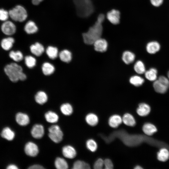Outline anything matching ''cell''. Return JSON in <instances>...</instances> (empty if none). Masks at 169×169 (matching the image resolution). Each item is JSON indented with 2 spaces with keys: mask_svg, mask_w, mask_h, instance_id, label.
Here are the masks:
<instances>
[{
  "mask_svg": "<svg viewBox=\"0 0 169 169\" xmlns=\"http://www.w3.org/2000/svg\"><path fill=\"white\" fill-rule=\"evenodd\" d=\"M61 112L66 115H71L73 112V109L71 105L68 103L63 104L60 107Z\"/></svg>",
  "mask_w": 169,
  "mask_h": 169,
  "instance_id": "34",
  "label": "cell"
},
{
  "mask_svg": "<svg viewBox=\"0 0 169 169\" xmlns=\"http://www.w3.org/2000/svg\"><path fill=\"white\" fill-rule=\"evenodd\" d=\"M105 16L100 14L94 24L89 29L87 32L82 34L84 42L86 44L91 45L101 38L103 32L102 23L105 19Z\"/></svg>",
  "mask_w": 169,
  "mask_h": 169,
  "instance_id": "1",
  "label": "cell"
},
{
  "mask_svg": "<svg viewBox=\"0 0 169 169\" xmlns=\"http://www.w3.org/2000/svg\"><path fill=\"white\" fill-rule=\"evenodd\" d=\"M24 30L28 34H32L37 33L39 30V28L36 23L33 20H29L25 23Z\"/></svg>",
  "mask_w": 169,
  "mask_h": 169,
  "instance_id": "8",
  "label": "cell"
},
{
  "mask_svg": "<svg viewBox=\"0 0 169 169\" xmlns=\"http://www.w3.org/2000/svg\"><path fill=\"white\" fill-rule=\"evenodd\" d=\"M86 145L87 148L90 151L94 152L97 149V146L96 142L93 140H88L86 142Z\"/></svg>",
  "mask_w": 169,
  "mask_h": 169,
  "instance_id": "39",
  "label": "cell"
},
{
  "mask_svg": "<svg viewBox=\"0 0 169 169\" xmlns=\"http://www.w3.org/2000/svg\"><path fill=\"white\" fill-rule=\"evenodd\" d=\"M150 108L147 104L141 103L139 105L136 111L138 115L141 116H144L148 115L150 111Z\"/></svg>",
  "mask_w": 169,
  "mask_h": 169,
  "instance_id": "15",
  "label": "cell"
},
{
  "mask_svg": "<svg viewBox=\"0 0 169 169\" xmlns=\"http://www.w3.org/2000/svg\"><path fill=\"white\" fill-rule=\"evenodd\" d=\"M85 119L86 122L89 125L92 126L96 125L98 122L97 116L93 113L88 114L86 116Z\"/></svg>",
  "mask_w": 169,
  "mask_h": 169,
  "instance_id": "31",
  "label": "cell"
},
{
  "mask_svg": "<svg viewBox=\"0 0 169 169\" xmlns=\"http://www.w3.org/2000/svg\"><path fill=\"white\" fill-rule=\"evenodd\" d=\"M168 88H169V80L164 76H161L158 79Z\"/></svg>",
  "mask_w": 169,
  "mask_h": 169,
  "instance_id": "43",
  "label": "cell"
},
{
  "mask_svg": "<svg viewBox=\"0 0 169 169\" xmlns=\"http://www.w3.org/2000/svg\"><path fill=\"white\" fill-rule=\"evenodd\" d=\"M16 120L17 123L21 126H25L28 125L30 122L28 116L26 114L19 112L16 116Z\"/></svg>",
  "mask_w": 169,
  "mask_h": 169,
  "instance_id": "14",
  "label": "cell"
},
{
  "mask_svg": "<svg viewBox=\"0 0 169 169\" xmlns=\"http://www.w3.org/2000/svg\"><path fill=\"white\" fill-rule=\"evenodd\" d=\"M135 58V54L131 51H126L124 52L122 55V60L126 64H129L132 63Z\"/></svg>",
  "mask_w": 169,
  "mask_h": 169,
  "instance_id": "19",
  "label": "cell"
},
{
  "mask_svg": "<svg viewBox=\"0 0 169 169\" xmlns=\"http://www.w3.org/2000/svg\"><path fill=\"white\" fill-rule=\"evenodd\" d=\"M9 16L13 21L20 22L25 21L28 16L26 9L23 6L18 5L9 12Z\"/></svg>",
  "mask_w": 169,
  "mask_h": 169,
  "instance_id": "4",
  "label": "cell"
},
{
  "mask_svg": "<svg viewBox=\"0 0 169 169\" xmlns=\"http://www.w3.org/2000/svg\"><path fill=\"white\" fill-rule=\"evenodd\" d=\"M1 30L4 34L8 35H11L15 33L16 31V27L12 22L6 21L1 26Z\"/></svg>",
  "mask_w": 169,
  "mask_h": 169,
  "instance_id": "6",
  "label": "cell"
},
{
  "mask_svg": "<svg viewBox=\"0 0 169 169\" xmlns=\"http://www.w3.org/2000/svg\"><path fill=\"white\" fill-rule=\"evenodd\" d=\"M43 73L46 75H49L52 74L55 70V68L52 64L49 62L44 63L42 67Z\"/></svg>",
  "mask_w": 169,
  "mask_h": 169,
  "instance_id": "22",
  "label": "cell"
},
{
  "mask_svg": "<svg viewBox=\"0 0 169 169\" xmlns=\"http://www.w3.org/2000/svg\"><path fill=\"white\" fill-rule=\"evenodd\" d=\"M46 51L48 57L51 59H54L58 56V50L56 47L52 46H49Z\"/></svg>",
  "mask_w": 169,
  "mask_h": 169,
  "instance_id": "28",
  "label": "cell"
},
{
  "mask_svg": "<svg viewBox=\"0 0 169 169\" xmlns=\"http://www.w3.org/2000/svg\"><path fill=\"white\" fill-rule=\"evenodd\" d=\"M45 118L46 121L50 123L57 122L59 119L58 115L55 112L49 111L45 114Z\"/></svg>",
  "mask_w": 169,
  "mask_h": 169,
  "instance_id": "26",
  "label": "cell"
},
{
  "mask_svg": "<svg viewBox=\"0 0 169 169\" xmlns=\"http://www.w3.org/2000/svg\"><path fill=\"white\" fill-rule=\"evenodd\" d=\"M152 5L156 7L161 5L163 2V0H150Z\"/></svg>",
  "mask_w": 169,
  "mask_h": 169,
  "instance_id": "44",
  "label": "cell"
},
{
  "mask_svg": "<svg viewBox=\"0 0 169 169\" xmlns=\"http://www.w3.org/2000/svg\"><path fill=\"white\" fill-rule=\"evenodd\" d=\"M157 158L160 161H166L169 158V151L165 148L161 149L157 153Z\"/></svg>",
  "mask_w": 169,
  "mask_h": 169,
  "instance_id": "32",
  "label": "cell"
},
{
  "mask_svg": "<svg viewBox=\"0 0 169 169\" xmlns=\"http://www.w3.org/2000/svg\"><path fill=\"white\" fill-rule=\"evenodd\" d=\"M44 0H31L32 4L34 6L39 5Z\"/></svg>",
  "mask_w": 169,
  "mask_h": 169,
  "instance_id": "46",
  "label": "cell"
},
{
  "mask_svg": "<svg viewBox=\"0 0 169 169\" xmlns=\"http://www.w3.org/2000/svg\"><path fill=\"white\" fill-rule=\"evenodd\" d=\"M24 60L25 64L29 68H32L36 65V60L35 58L31 56H26Z\"/></svg>",
  "mask_w": 169,
  "mask_h": 169,
  "instance_id": "38",
  "label": "cell"
},
{
  "mask_svg": "<svg viewBox=\"0 0 169 169\" xmlns=\"http://www.w3.org/2000/svg\"><path fill=\"white\" fill-rule=\"evenodd\" d=\"M157 70L154 68H151L145 73V77L151 81H155L157 79Z\"/></svg>",
  "mask_w": 169,
  "mask_h": 169,
  "instance_id": "30",
  "label": "cell"
},
{
  "mask_svg": "<svg viewBox=\"0 0 169 169\" xmlns=\"http://www.w3.org/2000/svg\"><path fill=\"white\" fill-rule=\"evenodd\" d=\"M36 102L38 104L43 105L48 100V96L43 91H39L35 96Z\"/></svg>",
  "mask_w": 169,
  "mask_h": 169,
  "instance_id": "21",
  "label": "cell"
},
{
  "mask_svg": "<svg viewBox=\"0 0 169 169\" xmlns=\"http://www.w3.org/2000/svg\"><path fill=\"white\" fill-rule=\"evenodd\" d=\"M104 166V161L102 159L99 158L95 162L94 168L95 169H102Z\"/></svg>",
  "mask_w": 169,
  "mask_h": 169,
  "instance_id": "41",
  "label": "cell"
},
{
  "mask_svg": "<svg viewBox=\"0 0 169 169\" xmlns=\"http://www.w3.org/2000/svg\"><path fill=\"white\" fill-rule=\"evenodd\" d=\"M30 169H42L44 168L41 165H34L28 167Z\"/></svg>",
  "mask_w": 169,
  "mask_h": 169,
  "instance_id": "45",
  "label": "cell"
},
{
  "mask_svg": "<svg viewBox=\"0 0 169 169\" xmlns=\"http://www.w3.org/2000/svg\"><path fill=\"white\" fill-rule=\"evenodd\" d=\"M90 168V166L88 164L80 160L75 162L72 168L74 169H89Z\"/></svg>",
  "mask_w": 169,
  "mask_h": 169,
  "instance_id": "37",
  "label": "cell"
},
{
  "mask_svg": "<svg viewBox=\"0 0 169 169\" xmlns=\"http://www.w3.org/2000/svg\"><path fill=\"white\" fill-rule=\"evenodd\" d=\"M1 135L3 138L8 141H11L14 137L15 133L9 128L7 127L3 129Z\"/></svg>",
  "mask_w": 169,
  "mask_h": 169,
  "instance_id": "25",
  "label": "cell"
},
{
  "mask_svg": "<svg viewBox=\"0 0 169 169\" xmlns=\"http://www.w3.org/2000/svg\"><path fill=\"white\" fill-rule=\"evenodd\" d=\"M93 44L95 50L100 52L106 51L108 46L107 42L106 40L101 38L97 40Z\"/></svg>",
  "mask_w": 169,
  "mask_h": 169,
  "instance_id": "10",
  "label": "cell"
},
{
  "mask_svg": "<svg viewBox=\"0 0 169 169\" xmlns=\"http://www.w3.org/2000/svg\"><path fill=\"white\" fill-rule=\"evenodd\" d=\"M104 166L106 169H112L113 168V165L111 160L106 159L104 160Z\"/></svg>",
  "mask_w": 169,
  "mask_h": 169,
  "instance_id": "42",
  "label": "cell"
},
{
  "mask_svg": "<svg viewBox=\"0 0 169 169\" xmlns=\"http://www.w3.org/2000/svg\"><path fill=\"white\" fill-rule=\"evenodd\" d=\"M106 16L108 20L111 23L115 25L119 23L120 13L118 10L113 9L107 13Z\"/></svg>",
  "mask_w": 169,
  "mask_h": 169,
  "instance_id": "9",
  "label": "cell"
},
{
  "mask_svg": "<svg viewBox=\"0 0 169 169\" xmlns=\"http://www.w3.org/2000/svg\"><path fill=\"white\" fill-rule=\"evenodd\" d=\"M134 169H142V167H141L140 166H137L134 168Z\"/></svg>",
  "mask_w": 169,
  "mask_h": 169,
  "instance_id": "48",
  "label": "cell"
},
{
  "mask_svg": "<svg viewBox=\"0 0 169 169\" xmlns=\"http://www.w3.org/2000/svg\"><path fill=\"white\" fill-rule=\"evenodd\" d=\"M31 52L37 56H41L44 51L43 45L39 42H36L32 44L30 47Z\"/></svg>",
  "mask_w": 169,
  "mask_h": 169,
  "instance_id": "12",
  "label": "cell"
},
{
  "mask_svg": "<svg viewBox=\"0 0 169 169\" xmlns=\"http://www.w3.org/2000/svg\"><path fill=\"white\" fill-rule=\"evenodd\" d=\"M122 122V118L117 115L111 116L109 120V124L110 126L113 128L117 127Z\"/></svg>",
  "mask_w": 169,
  "mask_h": 169,
  "instance_id": "17",
  "label": "cell"
},
{
  "mask_svg": "<svg viewBox=\"0 0 169 169\" xmlns=\"http://www.w3.org/2000/svg\"><path fill=\"white\" fill-rule=\"evenodd\" d=\"M49 138L56 143L60 142L63 139V133L59 126L57 125H53L48 129Z\"/></svg>",
  "mask_w": 169,
  "mask_h": 169,
  "instance_id": "5",
  "label": "cell"
},
{
  "mask_svg": "<svg viewBox=\"0 0 169 169\" xmlns=\"http://www.w3.org/2000/svg\"><path fill=\"white\" fill-rule=\"evenodd\" d=\"M7 168L8 169H17L18 168L15 165L11 164L8 166Z\"/></svg>",
  "mask_w": 169,
  "mask_h": 169,
  "instance_id": "47",
  "label": "cell"
},
{
  "mask_svg": "<svg viewBox=\"0 0 169 169\" xmlns=\"http://www.w3.org/2000/svg\"><path fill=\"white\" fill-rule=\"evenodd\" d=\"M14 42V38L11 37L3 38L1 42V47L3 49L8 50L12 48Z\"/></svg>",
  "mask_w": 169,
  "mask_h": 169,
  "instance_id": "18",
  "label": "cell"
},
{
  "mask_svg": "<svg viewBox=\"0 0 169 169\" xmlns=\"http://www.w3.org/2000/svg\"><path fill=\"white\" fill-rule=\"evenodd\" d=\"M129 81L131 84L137 87L142 85L144 82V80L140 76L135 75L131 76Z\"/></svg>",
  "mask_w": 169,
  "mask_h": 169,
  "instance_id": "33",
  "label": "cell"
},
{
  "mask_svg": "<svg viewBox=\"0 0 169 169\" xmlns=\"http://www.w3.org/2000/svg\"><path fill=\"white\" fill-rule=\"evenodd\" d=\"M144 132L148 136H151L157 131L156 127L153 124L147 123L145 124L142 127Z\"/></svg>",
  "mask_w": 169,
  "mask_h": 169,
  "instance_id": "27",
  "label": "cell"
},
{
  "mask_svg": "<svg viewBox=\"0 0 169 169\" xmlns=\"http://www.w3.org/2000/svg\"><path fill=\"white\" fill-rule=\"evenodd\" d=\"M77 9L78 13L80 17H86L94 11V7L91 0H73Z\"/></svg>",
  "mask_w": 169,
  "mask_h": 169,
  "instance_id": "3",
  "label": "cell"
},
{
  "mask_svg": "<svg viewBox=\"0 0 169 169\" xmlns=\"http://www.w3.org/2000/svg\"><path fill=\"white\" fill-rule=\"evenodd\" d=\"M10 57L16 62H20L23 60V55L22 53L19 51H11L9 54Z\"/></svg>",
  "mask_w": 169,
  "mask_h": 169,
  "instance_id": "36",
  "label": "cell"
},
{
  "mask_svg": "<svg viewBox=\"0 0 169 169\" xmlns=\"http://www.w3.org/2000/svg\"><path fill=\"white\" fill-rule=\"evenodd\" d=\"M9 16V12L3 9H0V20L6 21Z\"/></svg>",
  "mask_w": 169,
  "mask_h": 169,
  "instance_id": "40",
  "label": "cell"
},
{
  "mask_svg": "<svg viewBox=\"0 0 169 169\" xmlns=\"http://www.w3.org/2000/svg\"><path fill=\"white\" fill-rule=\"evenodd\" d=\"M54 165L56 168L58 169H67L68 168L67 162L62 158H57L55 161Z\"/></svg>",
  "mask_w": 169,
  "mask_h": 169,
  "instance_id": "29",
  "label": "cell"
},
{
  "mask_svg": "<svg viewBox=\"0 0 169 169\" xmlns=\"http://www.w3.org/2000/svg\"><path fill=\"white\" fill-rule=\"evenodd\" d=\"M153 87L156 92L161 94L165 93L168 88L158 79L154 81Z\"/></svg>",
  "mask_w": 169,
  "mask_h": 169,
  "instance_id": "20",
  "label": "cell"
},
{
  "mask_svg": "<svg viewBox=\"0 0 169 169\" xmlns=\"http://www.w3.org/2000/svg\"><path fill=\"white\" fill-rule=\"evenodd\" d=\"M167 76H168V79H169V71L168 72Z\"/></svg>",
  "mask_w": 169,
  "mask_h": 169,
  "instance_id": "49",
  "label": "cell"
},
{
  "mask_svg": "<svg viewBox=\"0 0 169 169\" xmlns=\"http://www.w3.org/2000/svg\"><path fill=\"white\" fill-rule=\"evenodd\" d=\"M4 70L10 80L15 82L18 80H24L26 74L23 72L22 67L16 63H12L6 66Z\"/></svg>",
  "mask_w": 169,
  "mask_h": 169,
  "instance_id": "2",
  "label": "cell"
},
{
  "mask_svg": "<svg viewBox=\"0 0 169 169\" xmlns=\"http://www.w3.org/2000/svg\"><path fill=\"white\" fill-rule=\"evenodd\" d=\"M24 151L27 155L32 157H35L38 154V148L37 145L32 142L27 143L24 147Z\"/></svg>",
  "mask_w": 169,
  "mask_h": 169,
  "instance_id": "7",
  "label": "cell"
},
{
  "mask_svg": "<svg viewBox=\"0 0 169 169\" xmlns=\"http://www.w3.org/2000/svg\"><path fill=\"white\" fill-rule=\"evenodd\" d=\"M134 68L135 72L139 74H143L146 72L145 65L141 61H137L134 65Z\"/></svg>",
  "mask_w": 169,
  "mask_h": 169,
  "instance_id": "35",
  "label": "cell"
},
{
  "mask_svg": "<svg viewBox=\"0 0 169 169\" xmlns=\"http://www.w3.org/2000/svg\"><path fill=\"white\" fill-rule=\"evenodd\" d=\"M44 132V127L40 124H36L34 125L31 130L32 136L35 139L41 138L43 136Z\"/></svg>",
  "mask_w": 169,
  "mask_h": 169,
  "instance_id": "11",
  "label": "cell"
},
{
  "mask_svg": "<svg viewBox=\"0 0 169 169\" xmlns=\"http://www.w3.org/2000/svg\"><path fill=\"white\" fill-rule=\"evenodd\" d=\"M59 56L62 61L65 63L70 62L72 58L71 53L67 49L61 51L59 53Z\"/></svg>",
  "mask_w": 169,
  "mask_h": 169,
  "instance_id": "23",
  "label": "cell"
},
{
  "mask_svg": "<svg viewBox=\"0 0 169 169\" xmlns=\"http://www.w3.org/2000/svg\"><path fill=\"white\" fill-rule=\"evenodd\" d=\"M122 120L124 124L129 126H134L136 124V121L134 117L129 113H126L123 115Z\"/></svg>",
  "mask_w": 169,
  "mask_h": 169,
  "instance_id": "24",
  "label": "cell"
},
{
  "mask_svg": "<svg viewBox=\"0 0 169 169\" xmlns=\"http://www.w3.org/2000/svg\"><path fill=\"white\" fill-rule=\"evenodd\" d=\"M159 44L156 41H152L148 43L146 46L147 52L150 54H154L160 49Z\"/></svg>",
  "mask_w": 169,
  "mask_h": 169,
  "instance_id": "16",
  "label": "cell"
},
{
  "mask_svg": "<svg viewBox=\"0 0 169 169\" xmlns=\"http://www.w3.org/2000/svg\"><path fill=\"white\" fill-rule=\"evenodd\" d=\"M62 152L65 157L69 159H73L75 157L76 155L75 149L70 145L64 146L62 149Z\"/></svg>",
  "mask_w": 169,
  "mask_h": 169,
  "instance_id": "13",
  "label": "cell"
}]
</instances>
